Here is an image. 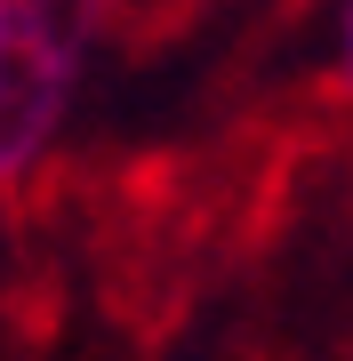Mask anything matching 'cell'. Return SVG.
I'll return each mask as SVG.
<instances>
[{
	"instance_id": "cell-1",
	"label": "cell",
	"mask_w": 353,
	"mask_h": 361,
	"mask_svg": "<svg viewBox=\"0 0 353 361\" xmlns=\"http://www.w3.org/2000/svg\"><path fill=\"white\" fill-rule=\"evenodd\" d=\"M345 65H353V32H345Z\"/></svg>"
}]
</instances>
